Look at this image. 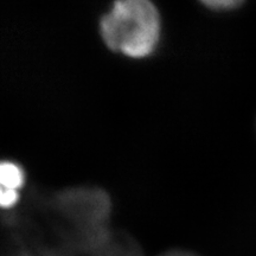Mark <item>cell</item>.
Here are the masks:
<instances>
[{
    "label": "cell",
    "instance_id": "cell-1",
    "mask_svg": "<svg viewBox=\"0 0 256 256\" xmlns=\"http://www.w3.org/2000/svg\"><path fill=\"white\" fill-rule=\"evenodd\" d=\"M162 20L152 0H115L100 20V34L114 52L145 58L158 46Z\"/></svg>",
    "mask_w": 256,
    "mask_h": 256
},
{
    "label": "cell",
    "instance_id": "cell-2",
    "mask_svg": "<svg viewBox=\"0 0 256 256\" xmlns=\"http://www.w3.org/2000/svg\"><path fill=\"white\" fill-rule=\"evenodd\" d=\"M0 184L2 188L18 191L24 184V172L20 166L12 162H2L0 166Z\"/></svg>",
    "mask_w": 256,
    "mask_h": 256
},
{
    "label": "cell",
    "instance_id": "cell-3",
    "mask_svg": "<svg viewBox=\"0 0 256 256\" xmlns=\"http://www.w3.org/2000/svg\"><path fill=\"white\" fill-rule=\"evenodd\" d=\"M206 8L216 11H226V10H232L238 8L244 0H198Z\"/></svg>",
    "mask_w": 256,
    "mask_h": 256
},
{
    "label": "cell",
    "instance_id": "cell-4",
    "mask_svg": "<svg viewBox=\"0 0 256 256\" xmlns=\"http://www.w3.org/2000/svg\"><path fill=\"white\" fill-rule=\"evenodd\" d=\"M19 200V194L16 190H8V188H2L0 191V203L4 209H10L14 206Z\"/></svg>",
    "mask_w": 256,
    "mask_h": 256
},
{
    "label": "cell",
    "instance_id": "cell-5",
    "mask_svg": "<svg viewBox=\"0 0 256 256\" xmlns=\"http://www.w3.org/2000/svg\"><path fill=\"white\" fill-rule=\"evenodd\" d=\"M164 256H192V255L184 254V252H170V254L164 255Z\"/></svg>",
    "mask_w": 256,
    "mask_h": 256
}]
</instances>
